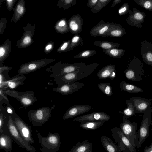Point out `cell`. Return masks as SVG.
Here are the masks:
<instances>
[{
  "mask_svg": "<svg viewBox=\"0 0 152 152\" xmlns=\"http://www.w3.org/2000/svg\"><path fill=\"white\" fill-rule=\"evenodd\" d=\"M58 28L59 31L62 33L70 31L66 19L63 18L61 19L58 23Z\"/></svg>",
  "mask_w": 152,
  "mask_h": 152,
  "instance_id": "8d00e7d4",
  "label": "cell"
},
{
  "mask_svg": "<svg viewBox=\"0 0 152 152\" xmlns=\"http://www.w3.org/2000/svg\"><path fill=\"white\" fill-rule=\"evenodd\" d=\"M28 118L34 126L42 125L51 116V109L47 107H43L28 113Z\"/></svg>",
  "mask_w": 152,
  "mask_h": 152,
  "instance_id": "5b68a950",
  "label": "cell"
},
{
  "mask_svg": "<svg viewBox=\"0 0 152 152\" xmlns=\"http://www.w3.org/2000/svg\"><path fill=\"white\" fill-rule=\"evenodd\" d=\"M110 83H102L97 85L99 89L104 94L108 96L111 97L113 94L112 89Z\"/></svg>",
  "mask_w": 152,
  "mask_h": 152,
  "instance_id": "d6a6232c",
  "label": "cell"
},
{
  "mask_svg": "<svg viewBox=\"0 0 152 152\" xmlns=\"http://www.w3.org/2000/svg\"><path fill=\"white\" fill-rule=\"evenodd\" d=\"M3 90L0 89V94L1 96H2L3 98L5 99L6 101L9 102L7 97L3 93Z\"/></svg>",
  "mask_w": 152,
  "mask_h": 152,
  "instance_id": "681fc988",
  "label": "cell"
},
{
  "mask_svg": "<svg viewBox=\"0 0 152 152\" xmlns=\"http://www.w3.org/2000/svg\"><path fill=\"white\" fill-rule=\"evenodd\" d=\"M120 89L121 91H124L130 93L142 92L143 90L141 88L134 85L122 81L119 84Z\"/></svg>",
  "mask_w": 152,
  "mask_h": 152,
  "instance_id": "83f0119b",
  "label": "cell"
},
{
  "mask_svg": "<svg viewBox=\"0 0 152 152\" xmlns=\"http://www.w3.org/2000/svg\"><path fill=\"white\" fill-rule=\"evenodd\" d=\"M100 141L103 148L107 152H123L108 137L102 135L101 137Z\"/></svg>",
  "mask_w": 152,
  "mask_h": 152,
  "instance_id": "cb8c5ba5",
  "label": "cell"
},
{
  "mask_svg": "<svg viewBox=\"0 0 152 152\" xmlns=\"http://www.w3.org/2000/svg\"><path fill=\"white\" fill-rule=\"evenodd\" d=\"M52 45L51 44H49L45 47V49L46 51H48L51 49L52 48Z\"/></svg>",
  "mask_w": 152,
  "mask_h": 152,
  "instance_id": "f5cc1de1",
  "label": "cell"
},
{
  "mask_svg": "<svg viewBox=\"0 0 152 152\" xmlns=\"http://www.w3.org/2000/svg\"><path fill=\"white\" fill-rule=\"evenodd\" d=\"M13 120L18 131L25 141L29 144H33L34 141L31 128L18 116L15 117Z\"/></svg>",
  "mask_w": 152,
  "mask_h": 152,
  "instance_id": "8fae6325",
  "label": "cell"
},
{
  "mask_svg": "<svg viewBox=\"0 0 152 152\" xmlns=\"http://www.w3.org/2000/svg\"><path fill=\"white\" fill-rule=\"evenodd\" d=\"M76 0H65L61 1L63 7L65 10H66L71 7L75 6L76 3Z\"/></svg>",
  "mask_w": 152,
  "mask_h": 152,
  "instance_id": "f35d334b",
  "label": "cell"
},
{
  "mask_svg": "<svg viewBox=\"0 0 152 152\" xmlns=\"http://www.w3.org/2000/svg\"><path fill=\"white\" fill-rule=\"evenodd\" d=\"M67 23L70 32L75 35L80 33L82 30L83 20L79 14H75L68 20Z\"/></svg>",
  "mask_w": 152,
  "mask_h": 152,
  "instance_id": "ac0fdd59",
  "label": "cell"
},
{
  "mask_svg": "<svg viewBox=\"0 0 152 152\" xmlns=\"http://www.w3.org/2000/svg\"><path fill=\"white\" fill-rule=\"evenodd\" d=\"M151 132H152V120H151Z\"/></svg>",
  "mask_w": 152,
  "mask_h": 152,
  "instance_id": "db71d44e",
  "label": "cell"
},
{
  "mask_svg": "<svg viewBox=\"0 0 152 152\" xmlns=\"http://www.w3.org/2000/svg\"><path fill=\"white\" fill-rule=\"evenodd\" d=\"M110 119V116L104 112H95L75 118L73 120L80 122L90 121L105 122Z\"/></svg>",
  "mask_w": 152,
  "mask_h": 152,
  "instance_id": "5bb4252c",
  "label": "cell"
},
{
  "mask_svg": "<svg viewBox=\"0 0 152 152\" xmlns=\"http://www.w3.org/2000/svg\"><path fill=\"white\" fill-rule=\"evenodd\" d=\"M92 143L87 140L82 142H79L73 146L69 152H92Z\"/></svg>",
  "mask_w": 152,
  "mask_h": 152,
  "instance_id": "d4e9b609",
  "label": "cell"
},
{
  "mask_svg": "<svg viewBox=\"0 0 152 152\" xmlns=\"http://www.w3.org/2000/svg\"><path fill=\"white\" fill-rule=\"evenodd\" d=\"M31 41V37L28 36H26L23 40V43L25 45H28Z\"/></svg>",
  "mask_w": 152,
  "mask_h": 152,
  "instance_id": "f6af8a7d",
  "label": "cell"
},
{
  "mask_svg": "<svg viewBox=\"0 0 152 152\" xmlns=\"http://www.w3.org/2000/svg\"><path fill=\"white\" fill-rule=\"evenodd\" d=\"M152 107L149 106L143 114V115L140 129L134 140L135 147L139 148L149 136V128L151 123Z\"/></svg>",
  "mask_w": 152,
  "mask_h": 152,
  "instance_id": "3957f363",
  "label": "cell"
},
{
  "mask_svg": "<svg viewBox=\"0 0 152 152\" xmlns=\"http://www.w3.org/2000/svg\"><path fill=\"white\" fill-rule=\"evenodd\" d=\"M132 102L137 113H143L151 104V99L132 96L130 99Z\"/></svg>",
  "mask_w": 152,
  "mask_h": 152,
  "instance_id": "44dd1931",
  "label": "cell"
},
{
  "mask_svg": "<svg viewBox=\"0 0 152 152\" xmlns=\"http://www.w3.org/2000/svg\"><path fill=\"white\" fill-rule=\"evenodd\" d=\"M99 0H89L87 4V6L89 8L92 9L96 6Z\"/></svg>",
  "mask_w": 152,
  "mask_h": 152,
  "instance_id": "b9f144b4",
  "label": "cell"
},
{
  "mask_svg": "<svg viewBox=\"0 0 152 152\" xmlns=\"http://www.w3.org/2000/svg\"><path fill=\"white\" fill-rule=\"evenodd\" d=\"M97 51L93 50H83L74 56L77 58H84L90 57L95 55Z\"/></svg>",
  "mask_w": 152,
  "mask_h": 152,
  "instance_id": "e575fe53",
  "label": "cell"
},
{
  "mask_svg": "<svg viewBox=\"0 0 152 152\" xmlns=\"http://www.w3.org/2000/svg\"><path fill=\"white\" fill-rule=\"evenodd\" d=\"M140 53L144 61L148 66H152V43L146 40L142 41Z\"/></svg>",
  "mask_w": 152,
  "mask_h": 152,
  "instance_id": "d6986e66",
  "label": "cell"
},
{
  "mask_svg": "<svg viewBox=\"0 0 152 152\" xmlns=\"http://www.w3.org/2000/svg\"><path fill=\"white\" fill-rule=\"evenodd\" d=\"M12 68V67H9L8 66H1L0 67V73H1L5 71H10Z\"/></svg>",
  "mask_w": 152,
  "mask_h": 152,
  "instance_id": "bcb514c9",
  "label": "cell"
},
{
  "mask_svg": "<svg viewBox=\"0 0 152 152\" xmlns=\"http://www.w3.org/2000/svg\"><path fill=\"white\" fill-rule=\"evenodd\" d=\"M7 4L8 5V7L10 8L12 7V5L13 3V2L14 1L13 0H7Z\"/></svg>",
  "mask_w": 152,
  "mask_h": 152,
  "instance_id": "816d5d0a",
  "label": "cell"
},
{
  "mask_svg": "<svg viewBox=\"0 0 152 152\" xmlns=\"http://www.w3.org/2000/svg\"><path fill=\"white\" fill-rule=\"evenodd\" d=\"M7 48H5V46H2L0 47V57L1 63L5 58L7 53Z\"/></svg>",
  "mask_w": 152,
  "mask_h": 152,
  "instance_id": "60d3db41",
  "label": "cell"
},
{
  "mask_svg": "<svg viewBox=\"0 0 152 152\" xmlns=\"http://www.w3.org/2000/svg\"><path fill=\"white\" fill-rule=\"evenodd\" d=\"M71 40L64 42L58 50L59 52H66L69 48Z\"/></svg>",
  "mask_w": 152,
  "mask_h": 152,
  "instance_id": "ab89813d",
  "label": "cell"
},
{
  "mask_svg": "<svg viewBox=\"0 0 152 152\" xmlns=\"http://www.w3.org/2000/svg\"><path fill=\"white\" fill-rule=\"evenodd\" d=\"M143 152H152V142L149 146H146Z\"/></svg>",
  "mask_w": 152,
  "mask_h": 152,
  "instance_id": "7dc6e473",
  "label": "cell"
},
{
  "mask_svg": "<svg viewBox=\"0 0 152 152\" xmlns=\"http://www.w3.org/2000/svg\"><path fill=\"white\" fill-rule=\"evenodd\" d=\"M52 61L50 60H41L24 64L20 67L17 75H24L36 71L46 66Z\"/></svg>",
  "mask_w": 152,
  "mask_h": 152,
  "instance_id": "7c38bea8",
  "label": "cell"
},
{
  "mask_svg": "<svg viewBox=\"0 0 152 152\" xmlns=\"http://www.w3.org/2000/svg\"><path fill=\"white\" fill-rule=\"evenodd\" d=\"M112 136L123 152H136L134 146L124 134L120 128L115 127L111 129Z\"/></svg>",
  "mask_w": 152,
  "mask_h": 152,
  "instance_id": "9c48e42d",
  "label": "cell"
},
{
  "mask_svg": "<svg viewBox=\"0 0 152 152\" xmlns=\"http://www.w3.org/2000/svg\"><path fill=\"white\" fill-rule=\"evenodd\" d=\"M110 23L105 22L103 20L93 27L90 30L89 34L92 37L101 36L108 30Z\"/></svg>",
  "mask_w": 152,
  "mask_h": 152,
  "instance_id": "603a6c76",
  "label": "cell"
},
{
  "mask_svg": "<svg viewBox=\"0 0 152 152\" xmlns=\"http://www.w3.org/2000/svg\"><path fill=\"white\" fill-rule=\"evenodd\" d=\"M122 131L135 147L134 140L137 134V125L136 122H131L126 118H122V122L120 125Z\"/></svg>",
  "mask_w": 152,
  "mask_h": 152,
  "instance_id": "30bf717a",
  "label": "cell"
},
{
  "mask_svg": "<svg viewBox=\"0 0 152 152\" xmlns=\"http://www.w3.org/2000/svg\"><path fill=\"white\" fill-rule=\"evenodd\" d=\"M99 63H94L87 65L78 70L54 78L58 86L71 83L89 75L99 66Z\"/></svg>",
  "mask_w": 152,
  "mask_h": 152,
  "instance_id": "6da1fadb",
  "label": "cell"
},
{
  "mask_svg": "<svg viewBox=\"0 0 152 152\" xmlns=\"http://www.w3.org/2000/svg\"><path fill=\"white\" fill-rule=\"evenodd\" d=\"M124 73L127 79L136 82L142 80V77L146 75L143 63L136 57L133 58L129 62Z\"/></svg>",
  "mask_w": 152,
  "mask_h": 152,
  "instance_id": "277c9868",
  "label": "cell"
},
{
  "mask_svg": "<svg viewBox=\"0 0 152 152\" xmlns=\"http://www.w3.org/2000/svg\"><path fill=\"white\" fill-rule=\"evenodd\" d=\"M87 64L85 63L72 64L59 63L48 69L46 71L52 72L50 77L53 78L61 75L78 70L85 66Z\"/></svg>",
  "mask_w": 152,
  "mask_h": 152,
  "instance_id": "8992f818",
  "label": "cell"
},
{
  "mask_svg": "<svg viewBox=\"0 0 152 152\" xmlns=\"http://www.w3.org/2000/svg\"><path fill=\"white\" fill-rule=\"evenodd\" d=\"M129 5L128 3H124L118 10V14L120 16L126 15L129 12Z\"/></svg>",
  "mask_w": 152,
  "mask_h": 152,
  "instance_id": "74e56055",
  "label": "cell"
},
{
  "mask_svg": "<svg viewBox=\"0 0 152 152\" xmlns=\"http://www.w3.org/2000/svg\"><path fill=\"white\" fill-rule=\"evenodd\" d=\"M127 107L123 111H119L120 114L123 115L124 117L127 118L135 115L137 113L136 109L132 102L130 99L125 101Z\"/></svg>",
  "mask_w": 152,
  "mask_h": 152,
  "instance_id": "4316f807",
  "label": "cell"
},
{
  "mask_svg": "<svg viewBox=\"0 0 152 152\" xmlns=\"http://www.w3.org/2000/svg\"><path fill=\"white\" fill-rule=\"evenodd\" d=\"M122 0H114L111 6V7H113L115 6L118 4Z\"/></svg>",
  "mask_w": 152,
  "mask_h": 152,
  "instance_id": "f907efd6",
  "label": "cell"
},
{
  "mask_svg": "<svg viewBox=\"0 0 152 152\" xmlns=\"http://www.w3.org/2000/svg\"><path fill=\"white\" fill-rule=\"evenodd\" d=\"M102 51L109 56L114 58H121L125 53V50L124 49L117 48L103 49Z\"/></svg>",
  "mask_w": 152,
  "mask_h": 152,
  "instance_id": "4dcf8cb0",
  "label": "cell"
},
{
  "mask_svg": "<svg viewBox=\"0 0 152 152\" xmlns=\"http://www.w3.org/2000/svg\"><path fill=\"white\" fill-rule=\"evenodd\" d=\"M7 127L10 134L15 142L19 147L25 149L29 152H36L35 148L28 143L21 135L14 122L12 118L10 115L8 116Z\"/></svg>",
  "mask_w": 152,
  "mask_h": 152,
  "instance_id": "52a82bcc",
  "label": "cell"
},
{
  "mask_svg": "<svg viewBox=\"0 0 152 152\" xmlns=\"http://www.w3.org/2000/svg\"><path fill=\"white\" fill-rule=\"evenodd\" d=\"M93 108L88 105L76 104L69 108L64 114V120L71 118L87 112Z\"/></svg>",
  "mask_w": 152,
  "mask_h": 152,
  "instance_id": "9a60e30c",
  "label": "cell"
},
{
  "mask_svg": "<svg viewBox=\"0 0 152 152\" xmlns=\"http://www.w3.org/2000/svg\"><path fill=\"white\" fill-rule=\"evenodd\" d=\"M37 136L41 145L40 151L42 152H57L60 148L61 139L57 132H49L48 136L44 137L37 130Z\"/></svg>",
  "mask_w": 152,
  "mask_h": 152,
  "instance_id": "7a4b0ae2",
  "label": "cell"
},
{
  "mask_svg": "<svg viewBox=\"0 0 152 152\" xmlns=\"http://www.w3.org/2000/svg\"><path fill=\"white\" fill-rule=\"evenodd\" d=\"M7 110L8 113L12 115H14V113H16L13 109L10 106L7 107Z\"/></svg>",
  "mask_w": 152,
  "mask_h": 152,
  "instance_id": "c3c4849f",
  "label": "cell"
},
{
  "mask_svg": "<svg viewBox=\"0 0 152 152\" xmlns=\"http://www.w3.org/2000/svg\"><path fill=\"white\" fill-rule=\"evenodd\" d=\"M112 0H99L95 7L91 10L93 13L99 12Z\"/></svg>",
  "mask_w": 152,
  "mask_h": 152,
  "instance_id": "836d02e7",
  "label": "cell"
},
{
  "mask_svg": "<svg viewBox=\"0 0 152 152\" xmlns=\"http://www.w3.org/2000/svg\"><path fill=\"white\" fill-rule=\"evenodd\" d=\"M116 67L113 64L107 65L100 69L96 75L99 79H114L116 76Z\"/></svg>",
  "mask_w": 152,
  "mask_h": 152,
  "instance_id": "7402d4cb",
  "label": "cell"
},
{
  "mask_svg": "<svg viewBox=\"0 0 152 152\" xmlns=\"http://www.w3.org/2000/svg\"><path fill=\"white\" fill-rule=\"evenodd\" d=\"M133 11L129 10V15L126 21L131 26L141 28L143 26L142 24L144 22L146 14L143 12L140 11L135 8H133Z\"/></svg>",
  "mask_w": 152,
  "mask_h": 152,
  "instance_id": "4fadbf2b",
  "label": "cell"
},
{
  "mask_svg": "<svg viewBox=\"0 0 152 152\" xmlns=\"http://www.w3.org/2000/svg\"><path fill=\"white\" fill-rule=\"evenodd\" d=\"M93 44L104 50H108L119 47L120 44L117 42H114L106 41H95Z\"/></svg>",
  "mask_w": 152,
  "mask_h": 152,
  "instance_id": "f546056e",
  "label": "cell"
},
{
  "mask_svg": "<svg viewBox=\"0 0 152 152\" xmlns=\"http://www.w3.org/2000/svg\"><path fill=\"white\" fill-rule=\"evenodd\" d=\"M26 77L24 75H16L9 80H6L0 84V89L4 91L8 88L15 89L20 85H23Z\"/></svg>",
  "mask_w": 152,
  "mask_h": 152,
  "instance_id": "e0dca14e",
  "label": "cell"
},
{
  "mask_svg": "<svg viewBox=\"0 0 152 152\" xmlns=\"http://www.w3.org/2000/svg\"><path fill=\"white\" fill-rule=\"evenodd\" d=\"M105 122L101 121H85L80 122L79 126L84 129L87 130H96L102 126Z\"/></svg>",
  "mask_w": 152,
  "mask_h": 152,
  "instance_id": "f1b7e54d",
  "label": "cell"
},
{
  "mask_svg": "<svg viewBox=\"0 0 152 152\" xmlns=\"http://www.w3.org/2000/svg\"><path fill=\"white\" fill-rule=\"evenodd\" d=\"M3 91L5 94L17 99L24 107L31 105L37 100L35 97V94L33 91L19 92L8 89Z\"/></svg>",
  "mask_w": 152,
  "mask_h": 152,
  "instance_id": "ba28073f",
  "label": "cell"
},
{
  "mask_svg": "<svg viewBox=\"0 0 152 152\" xmlns=\"http://www.w3.org/2000/svg\"><path fill=\"white\" fill-rule=\"evenodd\" d=\"M24 11V9L23 7L20 4L17 6L16 8V12L18 14L21 15L23 14Z\"/></svg>",
  "mask_w": 152,
  "mask_h": 152,
  "instance_id": "7bdbcfd3",
  "label": "cell"
},
{
  "mask_svg": "<svg viewBox=\"0 0 152 152\" xmlns=\"http://www.w3.org/2000/svg\"><path fill=\"white\" fill-rule=\"evenodd\" d=\"M83 45V39L81 37L79 34L75 35L71 39V42L68 49L66 52L72 50L73 48L79 45Z\"/></svg>",
  "mask_w": 152,
  "mask_h": 152,
  "instance_id": "1f68e13d",
  "label": "cell"
},
{
  "mask_svg": "<svg viewBox=\"0 0 152 152\" xmlns=\"http://www.w3.org/2000/svg\"><path fill=\"white\" fill-rule=\"evenodd\" d=\"M126 34V30L121 25L112 22L108 30L101 36L121 38Z\"/></svg>",
  "mask_w": 152,
  "mask_h": 152,
  "instance_id": "ffe728a7",
  "label": "cell"
},
{
  "mask_svg": "<svg viewBox=\"0 0 152 152\" xmlns=\"http://www.w3.org/2000/svg\"><path fill=\"white\" fill-rule=\"evenodd\" d=\"M134 1L146 10L152 11V0H134Z\"/></svg>",
  "mask_w": 152,
  "mask_h": 152,
  "instance_id": "d590c367",
  "label": "cell"
},
{
  "mask_svg": "<svg viewBox=\"0 0 152 152\" xmlns=\"http://www.w3.org/2000/svg\"><path fill=\"white\" fill-rule=\"evenodd\" d=\"M84 85L85 84L82 82H75L58 86L52 88V90L63 95H66L76 92L82 88Z\"/></svg>",
  "mask_w": 152,
  "mask_h": 152,
  "instance_id": "2e32d148",
  "label": "cell"
},
{
  "mask_svg": "<svg viewBox=\"0 0 152 152\" xmlns=\"http://www.w3.org/2000/svg\"><path fill=\"white\" fill-rule=\"evenodd\" d=\"M4 126V116L3 114L1 113L0 114V133L3 134L2 128Z\"/></svg>",
  "mask_w": 152,
  "mask_h": 152,
  "instance_id": "ee69618b",
  "label": "cell"
},
{
  "mask_svg": "<svg viewBox=\"0 0 152 152\" xmlns=\"http://www.w3.org/2000/svg\"><path fill=\"white\" fill-rule=\"evenodd\" d=\"M12 139L7 135L1 134L0 150L3 149L6 152H9L12 150Z\"/></svg>",
  "mask_w": 152,
  "mask_h": 152,
  "instance_id": "484cf974",
  "label": "cell"
}]
</instances>
